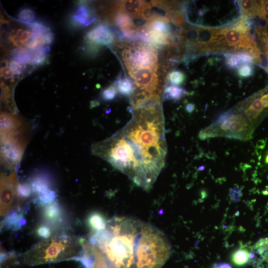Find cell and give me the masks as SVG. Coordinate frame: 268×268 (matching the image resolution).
Instances as JSON below:
<instances>
[{
    "label": "cell",
    "mask_w": 268,
    "mask_h": 268,
    "mask_svg": "<svg viewBox=\"0 0 268 268\" xmlns=\"http://www.w3.org/2000/svg\"><path fill=\"white\" fill-rule=\"evenodd\" d=\"M0 73L1 76L6 79L12 78L13 77L14 74L10 66L1 68Z\"/></svg>",
    "instance_id": "836d02e7"
},
{
    "label": "cell",
    "mask_w": 268,
    "mask_h": 268,
    "mask_svg": "<svg viewBox=\"0 0 268 268\" xmlns=\"http://www.w3.org/2000/svg\"><path fill=\"white\" fill-rule=\"evenodd\" d=\"M39 203L42 206L55 201L56 195L51 189H49L38 195Z\"/></svg>",
    "instance_id": "d4e9b609"
},
{
    "label": "cell",
    "mask_w": 268,
    "mask_h": 268,
    "mask_svg": "<svg viewBox=\"0 0 268 268\" xmlns=\"http://www.w3.org/2000/svg\"><path fill=\"white\" fill-rule=\"evenodd\" d=\"M117 93V90L115 86L111 85L105 89L102 93V97L105 101L113 100Z\"/></svg>",
    "instance_id": "f546056e"
},
{
    "label": "cell",
    "mask_w": 268,
    "mask_h": 268,
    "mask_svg": "<svg viewBox=\"0 0 268 268\" xmlns=\"http://www.w3.org/2000/svg\"><path fill=\"white\" fill-rule=\"evenodd\" d=\"M0 86L1 88V99L6 104L7 107L12 112L16 111L15 106L14 104L11 95L10 90L8 86L5 85L3 82H1Z\"/></svg>",
    "instance_id": "603a6c76"
},
{
    "label": "cell",
    "mask_w": 268,
    "mask_h": 268,
    "mask_svg": "<svg viewBox=\"0 0 268 268\" xmlns=\"http://www.w3.org/2000/svg\"><path fill=\"white\" fill-rule=\"evenodd\" d=\"M49 51L50 47L48 45L32 51L31 58L29 64L34 66L43 64L46 61L47 54Z\"/></svg>",
    "instance_id": "d6986e66"
},
{
    "label": "cell",
    "mask_w": 268,
    "mask_h": 268,
    "mask_svg": "<svg viewBox=\"0 0 268 268\" xmlns=\"http://www.w3.org/2000/svg\"><path fill=\"white\" fill-rule=\"evenodd\" d=\"M87 39L94 44L108 45L114 41V35L106 25L101 24L89 31L86 35Z\"/></svg>",
    "instance_id": "30bf717a"
},
{
    "label": "cell",
    "mask_w": 268,
    "mask_h": 268,
    "mask_svg": "<svg viewBox=\"0 0 268 268\" xmlns=\"http://www.w3.org/2000/svg\"><path fill=\"white\" fill-rule=\"evenodd\" d=\"M238 2L242 11V17L249 19L259 13L261 1L242 0Z\"/></svg>",
    "instance_id": "9a60e30c"
},
{
    "label": "cell",
    "mask_w": 268,
    "mask_h": 268,
    "mask_svg": "<svg viewBox=\"0 0 268 268\" xmlns=\"http://www.w3.org/2000/svg\"><path fill=\"white\" fill-rule=\"evenodd\" d=\"M85 241L61 235L50 237L34 245L24 255L26 264L36 265L65 260H75L84 253Z\"/></svg>",
    "instance_id": "3957f363"
},
{
    "label": "cell",
    "mask_w": 268,
    "mask_h": 268,
    "mask_svg": "<svg viewBox=\"0 0 268 268\" xmlns=\"http://www.w3.org/2000/svg\"><path fill=\"white\" fill-rule=\"evenodd\" d=\"M115 21L116 24L122 28L132 27L134 25L130 14L125 12L118 13Z\"/></svg>",
    "instance_id": "cb8c5ba5"
},
{
    "label": "cell",
    "mask_w": 268,
    "mask_h": 268,
    "mask_svg": "<svg viewBox=\"0 0 268 268\" xmlns=\"http://www.w3.org/2000/svg\"><path fill=\"white\" fill-rule=\"evenodd\" d=\"M249 264L253 268H268V238L259 239L251 247Z\"/></svg>",
    "instance_id": "9c48e42d"
},
{
    "label": "cell",
    "mask_w": 268,
    "mask_h": 268,
    "mask_svg": "<svg viewBox=\"0 0 268 268\" xmlns=\"http://www.w3.org/2000/svg\"><path fill=\"white\" fill-rule=\"evenodd\" d=\"M253 72L254 67L251 63L243 62L238 67V73L241 77H249Z\"/></svg>",
    "instance_id": "83f0119b"
},
{
    "label": "cell",
    "mask_w": 268,
    "mask_h": 268,
    "mask_svg": "<svg viewBox=\"0 0 268 268\" xmlns=\"http://www.w3.org/2000/svg\"><path fill=\"white\" fill-rule=\"evenodd\" d=\"M266 163H268V154L267 155L266 157Z\"/></svg>",
    "instance_id": "d590c367"
},
{
    "label": "cell",
    "mask_w": 268,
    "mask_h": 268,
    "mask_svg": "<svg viewBox=\"0 0 268 268\" xmlns=\"http://www.w3.org/2000/svg\"><path fill=\"white\" fill-rule=\"evenodd\" d=\"M160 104L135 109L132 118L111 136L92 146V153L149 190L164 166L167 152Z\"/></svg>",
    "instance_id": "6da1fadb"
},
{
    "label": "cell",
    "mask_w": 268,
    "mask_h": 268,
    "mask_svg": "<svg viewBox=\"0 0 268 268\" xmlns=\"http://www.w3.org/2000/svg\"><path fill=\"white\" fill-rule=\"evenodd\" d=\"M251 248L241 246L233 252L231 256V261L236 266L242 267L249 264Z\"/></svg>",
    "instance_id": "5bb4252c"
},
{
    "label": "cell",
    "mask_w": 268,
    "mask_h": 268,
    "mask_svg": "<svg viewBox=\"0 0 268 268\" xmlns=\"http://www.w3.org/2000/svg\"><path fill=\"white\" fill-rule=\"evenodd\" d=\"M31 29L30 40H38L44 39L45 35L50 31V29L41 23L35 22L30 24Z\"/></svg>",
    "instance_id": "ffe728a7"
},
{
    "label": "cell",
    "mask_w": 268,
    "mask_h": 268,
    "mask_svg": "<svg viewBox=\"0 0 268 268\" xmlns=\"http://www.w3.org/2000/svg\"><path fill=\"white\" fill-rule=\"evenodd\" d=\"M123 57L129 71L137 68L156 71L157 68V56L152 48L143 46L132 47L123 52Z\"/></svg>",
    "instance_id": "52a82bcc"
},
{
    "label": "cell",
    "mask_w": 268,
    "mask_h": 268,
    "mask_svg": "<svg viewBox=\"0 0 268 268\" xmlns=\"http://www.w3.org/2000/svg\"><path fill=\"white\" fill-rule=\"evenodd\" d=\"M253 129L240 110L230 109L220 115L208 127L201 131L199 136L201 139L215 136L247 139L250 137Z\"/></svg>",
    "instance_id": "277c9868"
},
{
    "label": "cell",
    "mask_w": 268,
    "mask_h": 268,
    "mask_svg": "<svg viewBox=\"0 0 268 268\" xmlns=\"http://www.w3.org/2000/svg\"><path fill=\"white\" fill-rule=\"evenodd\" d=\"M117 92L125 96H132L134 93V81L130 78H124L116 82Z\"/></svg>",
    "instance_id": "e0dca14e"
},
{
    "label": "cell",
    "mask_w": 268,
    "mask_h": 268,
    "mask_svg": "<svg viewBox=\"0 0 268 268\" xmlns=\"http://www.w3.org/2000/svg\"><path fill=\"white\" fill-rule=\"evenodd\" d=\"M195 109V105L192 103H189L186 106V110L187 112L191 113Z\"/></svg>",
    "instance_id": "e575fe53"
},
{
    "label": "cell",
    "mask_w": 268,
    "mask_h": 268,
    "mask_svg": "<svg viewBox=\"0 0 268 268\" xmlns=\"http://www.w3.org/2000/svg\"><path fill=\"white\" fill-rule=\"evenodd\" d=\"M32 55V51L21 48L16 51L13 54V61L24 64H30Z\"/></svg>",
    "instance_id": "7402d4cb"
},
{
    "label": "cell",
    "mask_w": 268,
    "mask_h": 268,
    "mask_svg": "<svg viewBox=\"0 0 268 268\" xmlns=\"http://www.w3.org/2000/svg\"><path fill=\"white\" fill-rule=\"evenodd\" d=\"M185 79V75L180 70H175L169 74V80L174 85L181 84Z\"/></svg>",
    "instance_id": "f1b7e54d"
},
{
    "label": "cell",
    "mask_w": 268,
    "mask_h": 268,
    "mask_svg": "<svg viewBox=\"0 0 268 268\" xmlns=\"http://www.w3.org/2000/svg\"><path fill=\"white\" fill-rule=\"evenodd\" d=\"M92 268H161L171 253L159 230L135 218L117 216L89 240Z\"/></svg>",
    "instance_id": "7a4b0ae2"
},
{
    "label": "cell",
    "mask_w": 268,
    "mask_h": 268,
    "mask_svg": "<svg viewBox=\"0 0 268 268\" xmlns=\"http://www.w3.org/2000/svg\"><path fill=\"white\" fill-rule=\"evenodd\" d=\"M30 127L27 122L0 130L1 162L13 170L19 163L28 142Z\"/></svg>",
    "instance_id": "5b68a950"
},
{
    "label": "cell",
    "mask_w": 268,
    "mask_h": 268,
    "mask_svg": "<svg viewBox=\"0 0 268 268\" xmlns=\"http://www.w3.org/2000/svg\"><path fill=\"white\" fill-rule=\"evenodd\" d=\"M63 215L62 206L56 201L43 206L42 216L45 221L49 224L57 225L61 222Z\"/></svg>",
    "instance_id": "8fae6325"
},
{
    "label": "cell",
    "mask_w": 268,
    "mask_h": 268,
    "mask_svg": "<svg viewBox=\"0 0 268 268\" xmlns=\"http://www.w3.org/2000/svg\"><path fill=\"white\" fill-rule=\"evenodd\" d=\"M186 90L177 85H170L165 90V97L173 100H180L185 94Z\"/></svg>",
    "instance_id": "44dd1931"
},
{
    "label": "cell",
    "mask_w": 268,
    "mask_h": 268,
    "mask_svg": "<svg viewBox=\"0 0 268 268\" xmlns=\"http://www.w3.org/2000/svg\"><path fill=\"white\" fill-rule=\"evenodd\" d=\"M19 209H12L8 212L2 221V228L17 230L26 223V220Z\"/></svg>",
    "instance_id": "7c38bea8"
},
{
    "label": "cell",
    "mask_w": 268,
    "mask_h": 268,
    "mask_svg": "<svg viewBox=\"0 0 268 268\" xmlns=\"http://www.w3.org/2000/svg\"><path fill=\"white\" fill-rule=\"evenodd\" d=\"M32 192L38 195L50 189V182L43 176H37L33 178L30 184Z\"/></svg>",
    "instance_id": "ac0fdd59"
},
{
    "label": "cell",
    "mask_w": 268,
    "mask_h": 268,
    "mask_svg": "<svg viewBox=\"0 0 268 268\" xmlns=\"http://www.w3.org/2000/svg\"><path fill=\"white\" fill-rule=\"evenodd\" d=\"M222 268L221 267H220L219 266H218L217 265V266H215L214 268Z\"/></svg>",
    "instance_id": "8d00e7d4"
},
{
    "label": "cell",
    "mask_w": 268,
    "mask_h": 268,
    "mask_svg": "<svg viewBox=\"0 0 268 268\" xmlns=\"http://www.w3.org/2000/svg\"><path fill=\"white\" fill-rule=\"evenodd\" d=\"M31 38V31L28 30H22L20 36L19 41L20 46L26 45L28 43Z\"/></svg>",
    "instance_id": "d6a6232c"
},
{
    "label": "cell",
    "mask_w": 268,
    "mask_h": 268,
    "mask_svg": "<svg viewBox=\"0 0 268 268\" xmlns=\"http://www.w3.org/2000/svg\"><path fill=\"white\" fill-rule=\"evenodd\" d=\"M36 14L34 10L29 8H24L18 13V20L21 22L28 23L32 22Z\"/></svg>",
    "instance_id": "484cf974"
},
{
    "label": "cell",
    "mask_w": 268,
    "mask_h": 268,
    "mask_svg": "<svg viewBox=\"0 0 268 268\" xmlns=\"http://www.w3.org/2000/svg\"><path fill=\"white\" fill-rule=\"evenodd\" d=\"M36 234L39 237L45 239L51 237L52 231L49 226L42 224L38 226L36 229Z\"/></svg>",
    "instance_id": "4dcf8cb0"
},
{
    "label": "cell",
    "mask_w": 268,
    "mask_h": 268,
    "mask_svg": "<svg viewBox=\"0 0 268 268\" xmlns=\"http://www.w3.org/2000/svg\"><path fill=\"white\" fill-rule=\"evenodd\" d=\"M105 218L100 213L94 212L87 219V223L93 233L103 229L107 223Z\"/></svg>",
    "instance_id": "2e32d148"
},
{
    "label": "cell",
    "mask_w": 268,
    "mask_h": 268,
    "mask_svg": "<svg viewBox=\"0 0 268 268\" xmlns=\"http://www.w3.org/2000/svg\"><path fill=\"white\" fill-rule=\"evenodd\" d=\"M9 66L12 68L14 73L17 75L22 73L26 67L25 64L13 60L10 62Z\"/></svg>",
    "instance_id": "1f68e13d"
},
{
    "label": "cell",
    "mask_w": 268,
    "mask_h": 268,
    "mask_svg": "<svg viewBox=\"0 0 268 268\" xmlns=\"http://www.w3.org/2000/svg\"><path fill=\"white\" fill-rule=\"evenodd\" d=\"M19 183L15 172L0 176V215L4 216L22 202L19 199L17 188Z\"/></svg>",
    "instance_id": "ba28073f"
},
{
    "label": "cell",
    "mask_w": 268,
    "mask_h": 268,
    "mask_svg": "<svg viewBox=\"0 0 268 268\" xmlns=\"http://www.w3.org/2000/svg\"><path fill=\"white\" fill-rule=\"evenodd\" d=\"M72 20L76 24L86 26L93 22L94 18L91 17L90 10L87 6L81 5L75 10L72 16Z\"/></svg>",
    "instance_id": "4fadbf2b"
},
{
    "label": "cell",
    "mask_w": 268,
    "mask_h": 268,
    "mask_svg": "<svg viewBox=\"0 0 268 268\" xmlns=\"http://www.w3.org/2000/svg\"><path fill=\"white\" fill-rule=\"evenodd\" d=\"M17 192L19 200L23 202V201L28 198L32 193V190L30 184L22 183L19 184Z\"/></svg>",
    "instance_id": "4316f807"
},
{
    "label": "cell",
    "mask_w": 268,
    "mask_h": 268,
    "mask_svg": "<svg viewBox=\"0 0 268 268\" xmlns=\"http://www.w3.org/2000/svg\"><path fill=\"white\" fill-rule=\"evenodd\" d=\"M240 108L254 128L268 114V86L246 99Z\"/></svg>",
    "instance_id": "8992f818"
}]
</instances>
